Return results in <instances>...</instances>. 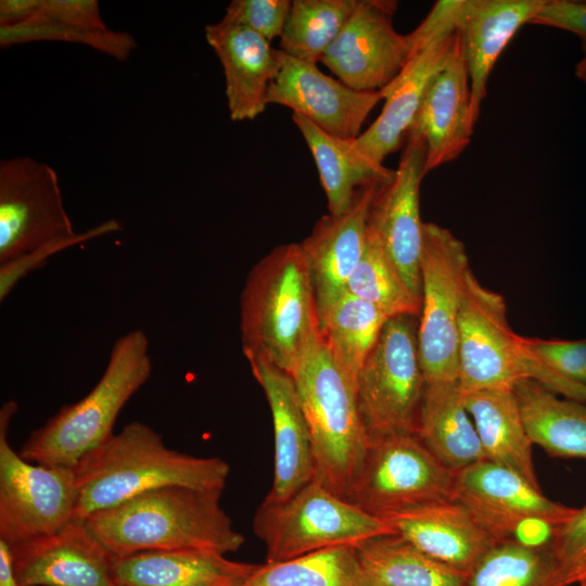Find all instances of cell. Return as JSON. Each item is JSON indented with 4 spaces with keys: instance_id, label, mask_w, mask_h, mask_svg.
Wrapping results in <instances>:
<instances>
[{
    "instance_id": "83f0119b",
    "label": "cell",
    "mask_w": 586,
    "mask_h": 586,
    "mask_svg": "<svg viewBox=\"0 0 586 586\" xmlns=\"http://www.w3.org/2000/svg\"><path fill=\"white\" fill-rule=\"evenodd\" d=\"M292 120L314 157L329 214H344L360 188L387 181L394 175V169L377 164L361 153L355 139L331 136L298 114L292 113Z\"/></svg>"
},
{
    "instance_id": "f1b7e54d",
    "label": "cell",
    "mask_w": 586,
    "mask_h": 586,
    "mask_svg": "<svg viewBox=\"0 0 586 586\" xmlns=\"http://www.w3.org/2000/svg\"><path fill=\"white\" fill-rule=\"evenodd\" d=\"M417 435L453 471L486 459L458 382L425 385Z\"/></svg>"
},
{
    "instance_id": "836d02e7",
    "label": "cell",
    "mask_w": 586,
    "mask_h": 586,
    "mask_svg": "<svg viewBox=\"0 0 586 586\" xmlns=\"http://www.w3.org/2000/svg\"><path fill=\"white\" fill-rule=\"evenodd\" d=\"M464 586H564L550 544L497 542L467 574Z\"/></svg>"
},
{
    "instance_id": "ab89813d",
    "label": "cell",
    "mask_w": 586,
    "mask_h": 586,
    "mask_svg": "<svg viewBox=\"0 0 586 586\" xmlns=\"http://www.w3.org/2000/svg\"><path fill=\"white\" fill-rule=\"evenodd\" d=\"M528 351L556 374L586 385V340L524 337Z\"/></svg>"
},
{
    "instance_id": "f546056e",
    "label": "cell",
    "mask_w": 586,
    "mask_h": 586,
    "mask_svg": "<svg viewBox=\"0 0 586 586\" xmlns=\"http://www.w3.org/2000/svg\"><path fill=\"white\" fill-rule=\"evenodd\" d=\"M527 434L549 456L586 459V406L561 399L540 383L523 379L512 386Z\"/></svg>"
},
{
    "instance_id": "603a6c76",
    "label": "cell",
    "mask_w": 586,
    "mask_h": 586,
    "mask_svg": "<svg viewBox=\"0 0 586 586\" xmlns=\"http://www.w3.org/2000/svg\"><path fill=\"white\" fill-rule=\"evenodd\" d=\"M542 3L543 0L456 1L454 24L470 77L476 122L497 59L514 34L532 22Z\"/></svg>"
},
{
    "instance_id": "8992f818",
    "label": "cell",
    "mask_w": 586,
    "mask_h": 586,
    "mask_svg": "<svg viewBox=\"0 0 586 586\" xmlns=\"http://www.w3.org/2000/svg\"><path fill=\"white\" fill-rule=\"evenodd\" d=\"M458 384L462 393L534 380L557 395L586 402V385L544 366L508 323L504 297L467 273L458 337Z\"/></svg>"
},
{
    "instance_id": "4fadbf2b",
    "label": "cell",
    "mask_w": 586,
    "mask_h": 586,
    "mask_svg": "<svg viewBox=\"0 0 586 586\" xmlns=\"http://www.w3.org/2000/svg\"><path fill=\"white\" fill-rule=\"evenodd\" d=\"M425 144L408 131L399 164L391 179L380 184L370 206L368 227L405 284L421 304L420 263L423 225L420 217V183L424 174Z\"/></svg>"
},
{
    "instance_id": "f35d334b",
    "label": "cell",
    "mask_w": 586,
    "mask_h": 586,
    "mask_svg": "<svg viewBox=\"0 0 586 586\" xmlns=\"http://www.w3.org/2000/svg\"><path fill=\"white\" fill-rule=\"evenodd\" d=\"M292 1L232 0L222 18L244 26L271 42L281 38Z\"/></svg>"
},
{
    "instance_id": "d6986e66",
    "label": "cell",
    "mask_w": 586,
    "mask_h": 586,
    "mask_svg": "<svg viewBox=\"0 0 586 586\" xmlns=\"http://www.w3.org/2000/svg\"><path fill=\"white\" fill-rule=\"evenodd\" d=\"M381 183L360 188L347 212L323 215L300 243L310 269L318 317L346 293L365 250L369 211Z\"/></svg>"
},
{
    "instance_id": "5bb4252c",
    "label": "cell",
    "mask_w": 586,
    "mask_h": 586,
    "mask_svg": "<svg viewBox=\"0 0 586 586\" xmlns=\"http://www.w3.org/2000/svg\"><path fill=\"white\" fill-rule=\"evenodd\" d=\"M451 499L498 542L514 539L528 522L557 526L576 510L547 498L515 472L487 459L455 472Z\"/></svg>"
},
{
    "instance_id": "1f68e13d",
    "label": "cell",
    "mask_w": 586,
    "mask_h": 586,
    "mask_svg": "<svg viewBox=\"0 0 586 586\" xmlns=\"http://www.w3.org/2000/svg\"><path fill=\"white\" fill-rule=\"evenodd\" d=\"M387 319L380 308L348 292L318 317L321 337L354 388Z\"/></svg>"
},
{
    "instance_id": "9a60e30c",
    "label": "cell",
    "mask_w": 586,
    "mask_h": 586,
    "mask_svg": "<svg viewBox=\"0 0 586 586\" xmlns=\"http://www.w3.org/2000/svg\"><path fill=\"white\" fill-rule=\"evenodd\" d=\"M396 8V1L358 0L320 63L355 90L386 88L402 72L410 48L408 35L393 26Z\"/></svg>"
},
{
    "instance_id": "3957f363",
    "label": "cell",
    "mask_w": 586,
    "mask_h": 586,
    "mask_svg": "<svg viewBox=\"0 0 586 586\" xmlns=\"http://www.w3.org/2000/svg\"><path fill=\"white\" fill-rule=\"evenodd\" d=\"M245 357L291 373L320 333L310 269L300 243L275 247L249 272L240 296Z\"/></svg>"
},
{
    "instance_id": "277c9868",
    "label": "cell",
    "mask_w": 586,
    "mask_h": 586,
    "mask_svg": "<svg viewBox=\"0 0 586 586\" xmlns=\"http://www.w3.org/2000/svg\"><path fill=\"white\" fill-rule=\"evenodd\" d=\"M151 371L146 334L137 329L119 336L93 388L33 431L20 455L41 466L75 468L113 435L120 410L148 381Z\"/></svg>"
},
{
    "instance_id": "d6a6232c",
    "label": "cell",
    "mask_w": 586,
    "mask_h": 586,
    "mask_svg": "<svg viewBox=\"0 0 586 586\" xmlns=\"http://www.w3.org/2000/svg\"><path fill=\"white\" fill-rule=\"evenodd\" d=\"M242 586H377L354 546L259 564Z\"/></svg>"
},
{
    "instance_id": "30bf717a",
    "label": "cell",
    "mask_w": 586,
    "mask_h": 586,
    "mask_svg": "<svg viewBox=\"0 0 586 586\" xmlns=\"http://www.w3.org/2000/svg\"><path fill=\"white\" fill-rule=\"evenodd\" d=\"M17 411L14 400L0 409V539L11 548L56 533L74 520V468L47 467L24 459L9 444Z\"/></svg>"
},
{
    "instance_id": "d4e9b609",
    "label": "cell",
    "mask_w": 586,
    "mask_h": 586,
    "mask_svg": "<svg viewBox=\"0 0 586 586\" xmlns=\"http://www.w3.org/2000/svg\"><path fill=\"white\" fill-rule=\"evenodd\" d=\"M35 41L84 44L118 61H126L137 48L132 35L105 24L95 0H36L24 20L0 26L2 48Z\"/></svg>"
},
{
    "instance_id": "7bdbcfd3",
    "label": "cell",
    "mask_w": 586,
    "mask_h": 586,
    "mask_svg": "<svg viewBox=\"0 0 586 586\" xmlns=\"http://www.w3.org/2000/svg\"><path fill=\"white\" fill-rule=\"evenodd\" d=\"M583 58L576 65V76L586 85V40H582Z\"/></svg>"
},
{
    "instance_id": "4316f807",
    "label": "cell",
    "mask_w": 586,
    "mask_h": 586,
    "mask_svg": "<svg viewBox=\"0 0 586 586\" xmlns=\"http://www.w3.org/2000/svg\"><path fill=\"white\" fill-rule=\"evenodd\" d=\"M466 408L479 434L485 457L542 489L514 391L510 386L462 393Z\"/></svg>"
},
{
    "instance_id": "2e32d148",
    "label": "cell",
    "mask_w": 586,
    "mask_h": 586,
    "mask_svg": "<svg viewBox=\"0 0 586 586\" xmlns=\"http://www.w3.org/2000/svg\"><path fill=\"white\" fill-rule=\"evenodd\" d=\"M280 68L269 87L268 104L285 106L327 133L356 139L377 104L381 91H358L324 74L317 63L304 61L278 49Z\"/></svg>"
},
{
    "instance_id": "7402d4cb",
    "label": "cell",
    "mask_w": 586,
    "mask_h": 586,
    "mask_svg": "<svg viewBox=\"0 0 586 586\" xmlns=\"http://www.w3.org/2000/svg\"><path fill=\"white\" fill-rule=\"evenodd\" d=\"M458 39L455 29L437 37L410 58L383 90L384 105L375 120L354 140L356 148L377 164L404 144L426 88L445 65Z\"/></svg>"
},
{
    "instance_id": "4dcf8cb0",
    "label": "cell",
    "mask_w": 586,
    "mask_h": 586,
    "mask_svg": "<svg viewBox=\"0 0 586 586\" xmlns=\"http://www.w3.org/2000/svg\"><path fill=\"white\" fill-rule=\"evenodd\" d=\"M377 586H464L467 574L426 555L396 533L355 546Z\"/></svg>"
},
{
    "instance_id": "ee69618b",
    "label": "cell",
    "mask_w": 586,
    "mask_h": 586,
    "mask_svg": "<svg viewBox=\"0 0 586 586\" xmlns=\"http://www.w3.org/2000/svg\"><path fill=\"white\" fill-rule=\"evenodd\" d=\"M579 586H586V581L581 583Z\"/></svg>"
},
{
    "instance_id": "7a4b0ae2",
    "label": "cell",
    "mask_w": 586,
    "mask_h": 586,
    "mask_svg": "<svg viewBox=\"0 0 586 586\" xmlns=\"http://www.w3.org/2000/svg\"><path fill=\"white\" fill-rule=\"evenodd\" d=\"M219 489L166 486L145 492L84 522L115 557L149 551L239 550L244 535L220 507Z\"/></svg>"
},
{
    "instance_id": "484cf974",
    "label": "cell",
    "mask_w": 586,
    "mask_h": 586,
    "mask_svg": "<svg viewBox=\"0 0 586 586\" xmlns=\"http://www.w3.org/2000/svg\"><path fill=\"white\" fill-rule=\"evenodd\" d=\"M258 565L211 550L149 551L115 558L113 577L117 586H242Z\"/></svg>"
},
{
    "instance_id": "8fae6325",
    "label": "cell",
    "mask_w": 586,
    "mask_h": 586,
    "mask_svg": "<svg viewBox=\"0 0 586 586\" xmlns=\"http://www.w3.org/2000/svg\"><path fill=\"white\" fill-rule=\"evenodd\" d=\"M455 471L444 466L417 433L370 442L351 502L378 518L453 498Z\"/></svg>"
},
{
    "instance_id": "cb8c5ba5",
    "label": "cell",
    "mask_w": 586,
    "mask_h": 586,
    "mask_svg": "<svg viewBox=\"0 0 586 586\" xmlns=\"http://www.w3.org/2000/svg\"><path fill=\"white\" fill-rule=\"evenodd\" d=\"M383 520L426 555L466 574L498 542L453 499L412 507Z\"/></svg>"
},
{
    "instance_id": "52a82bcc",
    "label": "cell",
    "mask_w": 586,
    "mask_h": 586,
    "mask_svg": "<svg viewBox=\"0 0 586 586\" xmlns=\"http://www.w3.org/2000/svg\"><path fill=\"white\" fill-rule=\"evenodd\" d=\"M253 532L266 548V563L317 550L356 546L394 533L388 523L330 492L316 480L285 500L265 498L253 519Z\"/></svg>"
},
{
    "instance_id": "9c48e42d",
    "label": "cell",
    "mask_w": 586,
    "mask_h": 586,
    "mask_svg": "<svg viewBox=\"0 0 586 586\" xmlns=\"http://www.w3.org/2000/svg\"><path fill=\"white\" fill-rule=\"evenodd\" d=\"M469 270L463 243L448 229L424 222L418 343L426 384L458 382L459 316Z\"/></svg>"
},
{
    "instance_id": "b9f144b4",
    "label": "cell",
    "mask_w": 586,
    "mask_h": 586,
    "mask_svg": "<svg viewBox=\"0 0 586 586\" xmlns=\"http://www.w3.org/2000/svg\"><path fill=\"white\" fill-rule=\"evenodd\" d=\"M0 586H21L17 582L11 547L0 539Z\"/></svg>"
},
{
    "instance_id": "44dd1931",
    "label": "cell",
    "mask_w": 586,
    "mask_h": 586,
    "mask_svg": "<svg viewBox=\"0 0 586 586\" xmlns=\"http://www.w3.org/2000/svg\"><path fill=\"white\" fill-rule=\"evenodd\" d=\"M205 38L224 71L230 119L256 118L268 105V90L280 68L278 49L253 30L225 18L207 24Z\"/></svg>"
},
{
    "instance_id": "e575fe53",
    "label": "cell",
    "mask_w": 586,
    "mask_h": 586,
    "mask_svg": "<svg viewBox=\"0 0 586 586\" xmlns=\"http://www.w3.org/2000/svg\"><path fill=\"white\" fill-rule=\"evenodd\" d=\"M357 4L358 0H293L279 50L319 63Z\"/></svg>"
},
{
    "instance_id": "ba28073f",
    "label": "cell",
    "mask_w": 586,
    "mask_h": 586,
    "mask_svg": "<svg viewBox=\"0 0 586 586\" xmlns=\"http://www.w3.org/2000/svg\"><path fill=\"white\" fill-rule=\"evenodd\" d=\"M418 327V315L388 318L357 373L355 395L369 443L387 435L417 433L426 385Z\"/></svg>"
},
{
    "instance_id": "5b68a950",
    "label": "cell",
    "mask_w": 586,
    "mask_h": 586,
    "mask_svg": "<svg viewBox=\"0 0 586 586\" xmlns=\"http://www.w3.org/2000/svg\"><path fill=\"white\" fill-rule=\"evenodd\" d=\"M309 428L315 480L349 501L369 449L353 384L319 333L290 373Z\"/></svg>"
},
{
    "instance_id": "74e56055",
    "label": "cell",
    "mask_w": 586,
    "mask_h": 586,
    "mask_svg": "<svg viewBox=\"0 0 586 586\" xmlns=\"http://www.w3.org/2000/svg\"><path fill=\"white\" fill-rule=\"evenodd\" d=\"M120 225L114 219L106 220L88 229L75 237L56 240L44 244L37 250L20 256L7 264L0 265V300L3 302L18 281L29 272L42 267L47 260L74 245L102 237L107 233L119 231Z\"/></svg>"
},
{
    "instance_id": "7c38bea8",
    "label": "cell",
    "mask_w": 586,
    "mask_h": 586,
    "mask_svg": "<svg viewBox=\"0 0 586 586\" xmlns=\"http://www.w3.org/2000/svg\"><path fill=\"white\" fill-rule=\"evenodd\" d=\"M77 233L53 167L29 156L0 161V265Z\"/></svg>"
},
{
    "instance_id": "6da1fadb",
    "label": "cell",
    "mask_w": 586,
    "mask_h": 586,
    "mask_svg": "<svg viewBox=\"0 0 586 586\" xmlns=\"http://www.w3.org/2000/svg\"><path fill=\"white\" fill-rule=\"evenodd\" d=\"M74 520L166 486L222 491L230 466L218 457H195L168 448L150 425L132 421L75 468Z\"/></svg>"
},
{
    "instance_id": "ac0fdd59",
    "label": "cell",
    "mask_w": 586,
    "mask_h": 586,
    "mask_svg": "<svg viewBox=\"0 0 586 586\" xmlns=\"http://www.w3.org/2000/svg\"><path fill=\"white\" fill-rule=\"evenodd\" d=\"M246 359L265 393L273 425V480L265 498L285 500L315 480L309 428L292 375L264 359Z\"/></svg>"
},
{
    "instance_id": "ffe728a7",
    "label": "cell",
    "mask_w": 586,
    "mask_h": 586,
    "mask_svg": "<svg viewBox=\"0 0 586 586\" xmlns=\"http://www.w3.org/2000/svg\"><path fill=\"white\" fill-rule=\"evenodd\" d=\"M471 85L459 36L451 55L431 79L409 131L425 144L424 174L456 160L473 132Z\"/></svg>"
},
{
    "instance_id": "e0dca14e",
    "label": "cell",
    "mask_w": 586,
    "mask_h": 586,
    "mask_svg": "<svg viewBox=\"0 0 586 586\" xmlns=\"http://www.w3.org/2000/svg\"><path fill=\"white\" fill-rule=\"evenodd\" d=\"M11 550L21 586H117L115 557L85 522L73 520L54 534Z\"/></svg>"
},
{
    "instance_id": "8d00e7d4",
    "label": "cell",
    "mask_w": 586,
    "mask_h": 586,
    "mask_svg": "<svg viewBox=\"0 0 586 586\" xmlns=\"http://www.w3.org/2000/svg\"><path fill=\"white\" fill-rule=\"evenodd\" d=\"M550 547L564 586L586 581V505L555 527Z\"/></svg>"
},
{
    "instance_id": "d590c367",
    "label": "cell",
    "mask_w": 586,
    "mask_h": 586,
    "mask_svg": "<svg viewBox=\"0 0 586 586\" xmlns=\"http://www.w3.org/2000/svg\"><path fill=\"white\" fill-rule=\"evenodd\" d=\"M346 292L373 304L388 318L420 315V302L411 294L369 227L362 256L347 282Z\"/></svg>"
},
{
    "instance_id": "60d3db41",
    "label": "cell",
    "mask_w": 586,
    "mask_h": 586,
    "mask_svg": "<svg viewBox=\"0 0 586 586\" xmlns=\"http://www.w3.org/2000/svg\"><path fill=\"white\" fill-rule=\"evenodd\" d=\"M531 24L568 30L586 40V1L543 0Z\"/></svg>"
}]
</instances>
